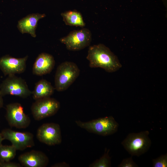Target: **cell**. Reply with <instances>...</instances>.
Wrapping results in <instances>:
<instances>
[{"instance_id": "obj_24", "label": "cell", "mask_w": 167, "mask_h": 167, "mask_svg": "<svg viewBox=\"0 0 167 167\" xmlns=\"http://www.w3.org/2000/svg\"><path fill=\"white\" fill-rule=\"evenodd\" d=\"M4 140L2 135L1 133H0V146L2 144V142Z\"/></svg>"}, {"instance_id": "obj_15", "label": "cell", "mask_w": 167, "mask_h": 167, "mask_svg": "<svg viewBox=\"0 0 167 167\" xmlns=\"http://www.w3.org/2000/svg\"><path fill=\"white\" fill-rule=\"evenodd\" d=\"M54 90V88L49 82L41 79L36 83L32 94L33 99L36 100L50 97L53 94Z\"/></svg>"}, {"instance_id": "obj_22", "label": "cell", "mask_w": 167, "mask_h": 167, "mask_svg": "<svg viewBox=\"0 0 167 167\" xmlns=\"http://www.w3.org/2000/svg\"><path fill=\"white\" fill-rule=\"evenodd\" d=\"M68 166H69V165L65 162L56 163L51 166V167H62Z\"/></svg>"}, {"instance_id": "obj_3", "label": "cell", "mask_w": 167, "mask_h": 167, "mask_svg": "<svg viewBox=\"0 0 167 167\" xmlns=\"http://www.w3.org/2000/svg\"><path fill=\"white\" fill-rule=\"evenodd\" d=\"M76 124L88 132L98 135L106 136L116 132L118 124L112 116L105 117L87 122L76 121Z\"/></svg>"}, {"instance_id": "obj_23", "label": "cell", "mask_w": 167, "mask_h": 167, "mask_svg": "<svg viewBox=\"0 0 167 167\" xmlns=\"http://www.w3.org/2000/svg\"><path fill=\"white\" fill-rule=\"evenodd\" d=\"M2 97L3 96L0 92V109L2 107L3 105V100Z\"/></svg>"}, {"instance_id": "obj_18", "label": "cell", "mask_w": 167, "mask_h": 167, "mask_svg": "<svg viewBox=\"0 0 167 167\" xmlns=\"http://www.w3.org/2000/svg\"><path fill=\"white\" fill-rule=\"evenodd\" d=\"M109 150L105 149L104 154L99 159L90 164V167H109L111 166L110 157L109 155Z\"/></svg>"}, {"instance_id": "obj_14", "label": "cell", "mask_w": 167, "mask_h": 167, "mask_svg": "<svg viewBox=\"0 0 167 167\" xmlns=\"http://www.w3.org/2000/svg\"><path fill=\"white\" fill-rule=\"evenodd\" d=\"M46 16L45 14L39 13L29 14L20 20L17 28L22 34L28 33L33 37H36V29L39 20Z\"/></svg>"}, {"instance_id": "obj_13", "label": "cell", "mask_w": 167, "mask_h": 167, "mask_svg": "<svg viewBox=\"0 0 167 167\" xmlns=\"http://www.w3.org/2000/svg\"><path fill=\"white\" fill-rule=\"evenodd\" d=\"M55 65L53 56L46 53H41L36 58L33 64L32 73L35 75L41 76L50 73Z\"/></svg>"}, {"instance_id": "obj_4", "label": "cell", "mask_w": 167, "mask_h": 167, "mask_svg": "<svg viewBox=\"0 0 167 167\" xmlns=\"http://www.w3.org/2000/svg\"><path fill=\"white\" fill-rule=\"evenodd\" d=\"M149 134L147 131L130 133L121 144L132 156H139L146 152L151 146Z\"/></svg>"}, {"instance_id": "obj_2", "label": "cell", "mask_w": 167, "mask_h": 167, "mask_svg": "<svg viewBox=\"0 0 167 167\" xmlns=\"http://www.w3.org/2000/svg\"><path fill=\"white\" fill-rule=\"evenodd\" d=\"M80 70L75 63L65 61L57 67L55 76V88L58 92L66 90L79 76Z\"/></svg>"}, {"instance_id": "obj_21", "label": "cell", "mask_w": 167, "mask_h": 167, "mask_svg": "<svg viewBox=\"0 0 167 167\" xmlns=\"http://www.w3.org/2000/svg\"><path fill=\"white\" fill-rule=\"evenodd\" d=\"M19 163L12 162L10 161H0V167H21Z\"/></svg>"}, {"instance_id": "obj_9", "label": "cell", "mask_w": 167, "mask_h": 167, "mask_svg": "<svg viewBox=\"0 0 167 167\" xmlns=\"http://www.w3.org/2000/svg\"><path fill=\"white\" fill-rule=\"evenodd\" d=\"M4 139L9 141L17 150L22 151L34 146V136L29 132H21L9 129H3L1 132Z\"/></svg>"}, {"instance_id": "obj_7", "label": "cell", "mask_w": 167, "mask_h": 167, "mask_svg": "<svg viewBox=\"0 0 167 167\" xmlns=\"http://www.w3.org/2000/svg\"><path fill=\"white\" fill-rule=\"evenodd\" d=\"M35 101L31 106V110L33 117L37 121L54 115L60 108L59 102L50 97Z\"/></svg>"}, {"instance_id": "obj_16", "label": "cell", "mask_w": 167, "mask_h": 167, "mask_svg": "<svg viewBox=\"0 0 167 167\" xmlns=\"http://www.w3.org/2000/svg\"><path fill=\"white\" fill-rule=\"evenodd\" d=\"M61 15L67 25L82 28L85 25L82 14L76 10L66 11L61 13Z\"/></svg>"}, {"instance_id": "obj_19", "label": "cell", "mask_w": 167, "mask_h": 167, "mask_svg": "<svg viewBox=\"0 0 167 167\" xmlns=\"http://www.w3.org/2000/svg\"><path fill=\"white\" fill-rule=\"evenodd\" d=\"M153 166L154 167H167V154L162 155L156 159H153Z\"/></svg>"}, {"instance_id": "obj_11", "label": "cell", "mask_w": 167, "mask_h": 167, "mask_svg": "<svg viewBox=\"0 0 167 167\" xmlns=\"http://www.w3.org/2000/svg\"><path fill=\"white\" fill-rule=\"evenodd\" d=\"M28 56L17 58L6 55L0 58V69L5 75L23 73L26 67Z\"/></svg>"}, {"instance_id": "obj_12", "label": "cell", "mask_w": 167, "mask_h": 167, "mask_svg": "<svg viewBox=\"0 0 167 167\" xmlns=\"http://www.w3.org/2000/svg\"><path fill=\"white\" fill-rule=\"evenodd\" d=\"M18 160L25 167H45L48 164L49 160L43 152L32 150L20 155Z\"/></svg>"}, {"instance_id": "obj_6", "label": "cell", "mask_w": 167, "mask_h": 167, "mask_svg": "<svg viewBox=\"0 0 167 167\" xmlns=\"http://www.w3.org/2000/svg\"><path fill=\"white\" fill-rule=\"evenodd\" d=\"M92 33L87 28H82L70 32L66 36L60 39L66 49L73 51H79L89 46L91 42Z\"/></svg>"}, {"instance_id": "obj_20", "label": "cell", "mask_w": 167, "mask_h": 167, "mask_svg": "<svg viewBox=\"0 0 167 167\" xmlns=\"http://www.w3.org/2000/svg\"><path fill=\"white\" fill-rule=\"evenodd\" d=\"M119 167H138L137 164L133 160L132 157L124 159L118 166Z\"/></svg>"}, {"instance_id": "obj_8", "label": "cell", "mask_w": 167, "mask_h": 167, "mask_svg": "<svg viewBox=\"0 0 167 167\" xmlns=\"http://www.w3.org/2000/svg\"><path fill=\"white\" fill-rule=\"evenodd\" d=\"M6 119L11 127L24 129L31 123L29 117L24 112L22 105L15 102L9 104L6 106Z\"/></svg>"}, {"instance_id": "obj_17", "label": "cell", "mask_w": 167, "mask_h": 167, "mask_svg": "<svg viewBox=\"0 0 167 167\" xmlns=\"http://www.w3.org/2000/svg\"><path fill=\"white\" fill-rule=\"evenodd\" d=\"M17 150L12 145L0 146V161H11L15 157Z\"/></svg>"}, {"instance_id": "obj_10", "label": "cell", "mask_w": 167, "mask_h": 167, "mask_svg": "<svg viewBox=\"0 0 167 167\" xmlns=\"http://www.w3.org/2000/svg\"><path fill=\"white\" fill-rule=\"evenodd\" d=\"M36 137L40 142L48 145L60 144L62 142L60 126L54 123H44L38 128Z\"/></svg>"}, {"instance_id": "obj_1", "label": "cell", "mask_w": 167, "mask_h": 167, "mask_svg": "<svg viewBox=\"0 0 167 167\" xmlns=\"http://www.w3.org/2000/svg\"><path fill=\"white\" fill-rule=\"evenodd\" d=\"M86 58L90 67L101 68L108 72H115L122 67L117 56L103 44L90 46Z\"/></svg>"}, {"instance_id": "obj_5", "label": "cell", "mask_w": 167, "mask_h": 167, "mask_svg": "<svg viewBox=\"0 0 167 167\" xmlns=\"http://www.w3.org/2000/svg\"><path fill=\"white\" fill-rule=\"evenodd\" d=\"M0 92L3 96L11 95L26 98L32 94L25 81L15 75H8L0 85Z\"/></svg>"}]
</instances>
